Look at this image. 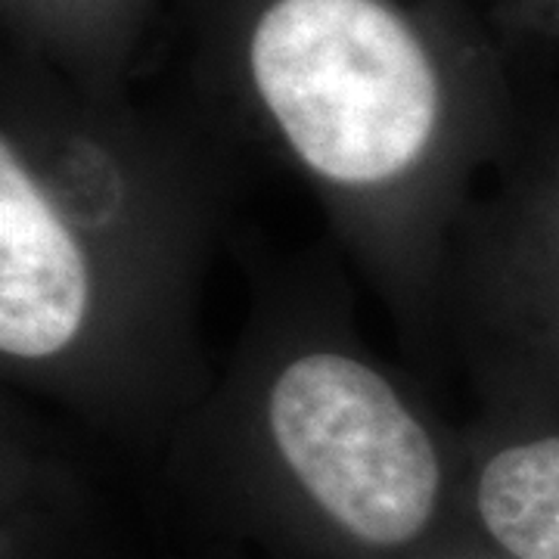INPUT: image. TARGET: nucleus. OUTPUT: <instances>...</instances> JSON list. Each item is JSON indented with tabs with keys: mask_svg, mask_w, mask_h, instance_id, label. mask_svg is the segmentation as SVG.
I'll return each instance as SVG.
<instances>
[{
	"mask_svg": "<svg viewBox=\"0 0 559 559\" xmlns=\"http://www.w3.org/2000/svg\"><path fill=\"white\" fill-rule=\"evenodd\" d=\"M479 513L516 559H559V439L500 451L481 469Z\"/></svg>",
	"mask_w": 559,
	"mask_h": 559,
	"instance_id": "nucleus-4",
	"label": "nucleus"
},
{
	"mask_svg": "<svg viewBox=\"0 0 559 559\" xmlns=\"http://www.w3.org/2000/svg\"><path fill=\"white\" fill-rule=\"evenodd\" d=\"M267 423L301 488L355 538L395 547L432 520L436 448L367 364L330 352L293 360L267 395Z\"/></svg>",
	"mask_w": 559,
	"mask_h": 559,
	"instance_id": "nucleus-2",
	"label": "nucleus"
},
{
	"mask_svg": "<svg viewBox=\"0 0 559 559\" xmlns=\"http://www.w3.org/2000/svg\"><path fill=\"white\" fill-rule=\"evenodd\" d=\"M91 305L87 261L13 146L0 150V348L50 358L79 336Z\"/></svg>",
	"mask_w": 559,
	"mask_h": 559,
	"instance_id": "nucleus-3",
	"label": "nucleus"
},
{
	"mask_svg": "<svg viewBox=\"0 0 559 559\" xmlns=\"http://www.w3.org/2000/svg\"><path fill=\"white\" fill-rule=\"evenodd\" d=\"M252 79L301 162L348 187L404 175L439 121L436 69L380 0H274Z\"/></svg>",
	"mask_w": 559,
	"mask_h": 559,
	"instance_id": "nucleus-1",
	"label": "nucleus"
}]
</instances>
